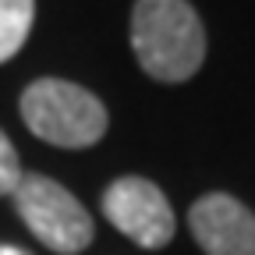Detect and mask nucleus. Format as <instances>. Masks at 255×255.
<instances>
[{
	"label": "nucleus",
	"mask_w": 255,
	"mask_h": 255,
	"mask_svg": "<svg viewBox=\"0 0 255 255\" xmlns=\"http://www.w3.org/2000/svg\"><path fill=\"white\" fill-rule=\"evenodd\" d=\"M131 46L156 82H188L206 60V32L188 0H138L131 11Z\"/></svg>",
	"instance_id": "obj_1"
},
{
	"label": "nucleus",
	"mask_w": 255,
	"mask_h": 255,
	"mask_svg": "<svg viewBox=\"0 0 255 255\" xmlns=\"http://www.w3.org/2000/svg\"><path fill=\"white\" fill-rule=\"evenodd\" d=\"M21 121L36 138L60 149H85L107 135V107L64 78L32 82L21 92Z\"/></svg>",
	"instance_id": "obj_2"
},
{
	"label": "nucleus",
	"mask_w": 255,
	"mask_h": 255,
	"mask_svg": "<svg viewBox=\"0 0 255 255\" xmlns=\"http://www.w3.org/2000/svg\"><path fill=\"white\" fill-rule=\"evenodd\" d=\"M14 195V209L25 227L57 255H78L92 245V216L64 184L46 174H21Z\"/></svg>",
	"instance_id": "obj_3"
},
{
	"label": "nucleus",
	"mask_w": 255,
	"mask_h": 255,
	"mask_svg": "<svg viewBox=\"0 0 255 255\" xmlns=\"http://www.w3.org/2000/svg\"><path fill=\"white\" fill-rule=\"evenodd\" d=\"M103 213L124 238L142 248H163L174 238V209L145 177H117L103 191Z\"/></svg>",
	"instance_id": "obj_4"
},
{
	"label": "nucleus",
	"mask_w": 255,
	"mask_h": 255,
	"mask_svg": "<svg viewBox=\"0 0 255 255\" xmlns=\"http://www.w3.org/2000/svg\"><path fill=\"white\" fill-rule=\"evenodd\" d=\"M188 227L206 255H255V213L227 191H209L188 213Z\"/></svg>",
	"instance_id": "obj_5"
},
{
	"label": "nucleus",
	"mask_w": 255,
	"mask_h": 255,
	"mask_svg": "<svg viewBox=\"0 0 255 255\" xmlns=\"http://www.w3.org/2000/svg\"><path fill=\"white\" fill-rule=\"evenodd\" d=\"M32 18H36V0H0V64L21 50Z\"/></svg>",
	"instance_id": "obj_6"
},
{
	"label": "nucleus",
	"mask_w": 255,
	"mask_h": 255,
	"mask_svg": "<svg viewBox=\"0 0 255 255\" xmlns=\"http://www.w3.org/2000/svg\"><path fill=\"white\" fill-rule=\"evenodd\" d=\"M21 181V163H18V152L11 145V138L0 131V195H11Z\"/></svg>",
	"instance_id": "obj_7"
},
{
	"label": "nucleus",
	"mask_w": 255,
	"mask_h": 255,
	"mask_svg": "<svg viewBox=\"0 0 255 255\" xmlns=\"http://www.w3.org/2000/svg\"><path fill=\"white\" fill-rule=\"evenodd\" d=\"M0 255H25V252H18V248H0Z\"/></svg>",
	"instance_id": "obj_8"
}]
</instances>
